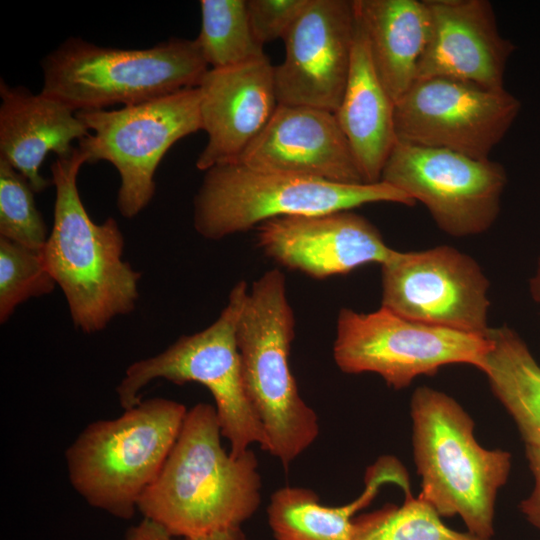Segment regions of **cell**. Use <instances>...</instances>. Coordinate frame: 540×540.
I'll list each match as a JSON object with an SVG mask.
<instances>
[{
  "label": "cell",
  "instance_id": "obj_24",
  "mask_svg": "<svg viewBox=\"0 0 540 540\" xmlns=\"http://www.w3.org/2000/svg\"><path fill=\"white\" fill-rule=\"evenodd\" d=\"M199 5L201 29L195 41L211 69L266 56L253 35L246 0H201Z\"/></svg>",
  "mask_w": 540,
  "mask_h": 540
},
{
  "label": "cell",
  "instance_id": "obj_16",
  "mask_svg": "<svg viewBox=\"0 0 540 540\" xmlns=\"http://www.w3.org/2000/svg\"><path fill=\"white\" fill-rule=\"evenodd\" d=\"M238 163L335 183H365L335 113L309 106L278 104Z\"/></svg>",
  "mask_w": 540,
  "mask_h": 540
},
{
  "label": "cell",
  "instance_id": "obj_23",
  "mask_svg": "<svg viewBox=\"0 0 540 540\" xmlns=\"http://www.w3.org/2000/svg\"><path fill=\"white\" fill-rule=\"evenodd\" d=\"M487 336L491 344L480 371L513 419L525 446L540 449V364L509 326L490 327Z\"/></svg>",
  "mask_w": 540,
  "mask_h": 540
},
{
  "label": "cell",
  "instance_id": "obj_19",
  "mask_svg": "<svg viewBox=\"0 0 540 540\" xmlns=\"http://www.w3.org/2000/svg\"><path fill=\"white\" fill-rule=\"evenodd\" d=\"M0 159L7 161L42 192L52 181L40 174L50 152L70 155L89 129L65 103L42 92L34 94L24 86H10L0 80Z\"/></svg>",
  "mask_w": 540,
  "mask_h": 540
},
{
  "label": "cell",
  "instance_id": "obj_21",
  "mask_svg": "<svg viewBox=\"0 0 540 540\" xmlns=\"http://www.w3.org/2000/svg\"><path fill=\"white\" fill-rule=\"evenodd\" d=\"M387 484L411 492L409 475L392 455L380 456L364 475V488L342 506L321 504L317 493L299 486H284L270 497L268 522L276 540H352L353 520Z\"/></svg>",
  "mask_w": 540,
  "mask_h": 540
},
{
  "label": "cell",
  "instance_id": "obj_4",
  "mask_svg": "<svg viewBox=\"0 0 540 540\" xmlns=\"http://www.w3.org/2000/svg\"><path fill=\"white\" fill-rule=\"evenodd\" d=\"M295 316L279 269L249 287L236 330L244 383L267 437L265 451L287 468L317 439L316 412L301 397L290 369Z\"/></svg>",
  "mask_w": 540,
  "mask_h": 540
},
{
  "label": "cell",
  "instance_id": "obj_13",
  "mask_svg": "<svg viewBox=\"0 0 540 540\" xmlns=\"http://www.w3.org/2000/svg\"><path fill=\"white\" fill-rule=\"evenodd\" d=\"M521 110L505 88L431 77L417 79L395 103L400 141L488 159Z\"/></svg>",
  "mask_w": 540,
  "mask_h": 540
},
{
  "label": "cell",
  "instance_id": "obj_25",
  "mask_svg": "<svg viewBox=\"0 0 540 540\" xmlns=\"http://www.w3.org/2000/svg\"><path fill=\"white\" fill-rule=\"evenodd\" d=\"M441 518L430 504L409 492L401 505L386 504L356 516L352 540H492L454 530Z\"/></svg>",
  "mask_w": 540,
  "mask_h": 540
},
{
  "label": "cell",
  "instance_id": "obj_1",
  "mask_svg": "<svg viewBox=\"0 0 540 540\" xmlns=\"http://www.w3.org/2000/svg\"><path fill=\"white\" fill-rule=\"evenodd\" d=\"M215 407L187 410L177 439L137 511L178 538L207 536L240 528L261 502L255 453L233 456L222 445Z\"/></svg>",
  "mask_w": 540,
  "mask_h": 540
},
{
  "label": "cell",
  "instance_id": "obj_5",
  "mask_svg": "<svg viewBox=\"0 0 540 540\" xmlns=\"http://www.w3.org/2000/svg\"><path fill=\"white\" fill-rule=\"evenodd\" d=\"M187 408L167 398L141 400L115 419L89 423L65 452L73 489L92 507L130 519L162 469Z\"/></svg>",
  "mask_w": 540,
  "mask_h": 540
},
{
  "label": "cell",
  "instance_id": "obj_7",
  "mask_svg": "<svg viewBox=\"0 0 540 540\" xmlns=\"http://www.w3.org/2000/svg\"><path fill=\"white\" fill-rule=\"evenodd\" d=\"M372 203L416 204L383 181L335 183L225 163L205 171L194 197L193 224L203 238L220 240L278 217L353 210Z\"/></svg>",
  "mask_w": 540,
  "mask_h": 540
},
{
  "label": "cell",
  "instance_id": "obj_14",
  "mask_svg": "<svg viewBox=\"0 0 540 540\" xmlns=\"http://www.w3.org/2000/svg\"><path fill=\"white\" fill-rule=\"evenodd\" d=\"M353 1L310 0L284 37L274 66L278 104L336 112L347 83L356 34Z\"/></svg>",
  "mask_w": 540,
  "mask_h": 540
},
{
  "label": "cell",
  "instance_id": "obj_3",
  "mask_svg": "<svg viewBox=\"0 0 540 540\" xmlns=\"http://www.w3.org/2000/svg\"><path fill=\"white\" fill-rule=\"evenodd\" d=\"M410 415L413 459L421 481L418 496L441 517L457 515L468 532L491 539L497 496L511 471V453L481 446L472 417L443 391L416 388Z\"/></svg>",
  "mask_w": 540,
  "mask_h": 540
},
{
  "label": "cell",
  "instance_id": "obj_11",
  "mask_svg": "<svg viewBox=\"0 0 540 540\" xmlns=\"http://www.w3.org/2000/svg\"><path fill=\"white\" fill-rule=\"evenodd\" d=\"M380 181L421 202L440 230L462 238L484 233L495 223L507 174L489 158L397 140Z\"/></svg>",
  "mask_w": 540,
  "mask_h": 540
},
{
  "label": "cell",
  "instance_id": "obj_26",
  "mask_svg": "<svg viewBox=\"0 0 540 540\" xmlns=\"http://www.w3.org/2000/svg\"><path fill=\"white\" fill-rule=\"evenodd\" d=\"M57 285L49 272L42 248H30L0 237V322L32 297L51 293Z\"/></svg>",
  "mask_w": 540,
  "mask_h": 540
},
{
  "label": "cell",
  "instance_id": "obj_6",
  "mask_svg": "<svg viewBox=\"0 0 540 540\" xmlns=\"http://www.w3.org/2000/svg\"><path fill=\"white\" fill-rule=\"evenodd\" d=\"M41 92L75 112L135 105L197 87L210 69L194 40L171 37L145 49L69 37L41 61Z\"/></svg>",
  "mask_w": 540,
  "mask_h": 540
},
{
  "label": "cell",
  "instance_id": "obj_9",
  "mask_svg": "<svg viewBox=\"0 0 540 540\" xmlns=\"http://www.w3.org/2000/svg\"><path fill=\"white\" fill-rule=\"evenodd\" d=\"M76 115L92 131L78 141L87 163L108 161L120 175L116 205L126 218L135 217L152 200L154 175L167 151L202 130L198 86L120 109Z\"/></svg>",
  "mask_w": 540,
  "mask_h": 540
},
{
  "label": "cell",
  "instance_id": "obj_8",
  "mask_svg": "<svg viewBox=\"0 0 540 540\" xmlns=\"http://www.w3.org/2000/svg\"><path fill=\"white\" fill-rule=\"evenodd\" d=\"M249 286L237 282L218 318L204 330L183 335L161 353L132 363L116 388L121 407L141 401V390L155 379L177 385L195 382L205 386L215 401L223 438L233 456L253 444L263 450L267 437L246 391L236 330Z\"/></svg>",
  "mask_w": 540,
  "mask_h": 540
},
{
  "label": "cell",
  "instance_id": "obj_27",
  "mask_svg": "<svg viewBox=\"0 0 540 540\" xmlns=\"http://www.w3.org/2000/svg\"><path fill=\"white\" fill-rule=\"evenodd\" d=\"M29 181L0 159V237L41 249L49 235Z\"/></svg>",
  "mask_w": 540,
  "mask_h": 540
},
{
  "label": "cell",
  "instance_id": "obj_29",
  "mask_svg": "<svg viewBox=\"0 0 540 540\" xmlns=\"http://www.w3.org/2000/svg\"><path fill=\"white\" fill-rule=\"evenodd\" d=\"M525 447L534 485L530 495L520 502L519 508L527 521L540 530V449L532 446Z\"/></svg>",
  "mask_w": 540,
  "mask_h": 540
},
{
  "label": "cell",
  "instance_id": "obj_17",
  "mask_svg": "<svg viewBox=\"0 0 540 540\" xmlns=\"http://www.w3.org/2000/svg\"><path fill=\"white\" fill-rule=\"evenodd\" d=\"M198 89L208 141L196 167L205 172L238 162L271 119L278 106L274 66L264 56L237 66L210 68Z\"/></svg>",
  "mask_w": 540,
  "mask_h": 540
},
{
  "label": "cell",
  "instance_id": "obj_28",
  "mask_svg": "<svg viewBox=\"0 0 540 540\" xmlns=\"http://www.w3.org/2000/svg\"><path fill=\"white\" fill-rule=\"evenodd\" d=\"M310 0H246L253 35L262 46L284 39Z\"/></svg>",
  "mask_w": 540,
  "mask_h": 540
},
{
  "label": "cell",
  "instance_id": "obj_12",
  "mask_svg": "<svg viewBox=\"0 0 540 540\" xmlns=\"http://www.w3.org/2000/svg\"><path fill=\"white\" fill-rule=\"evenodd\" d=\"M490 283L470 255L440 245L381 265V306L412 321L485 335Z\"/></svg>",
  "mask_w": 540,
  "mask_h": 540
},
{
  "label": "cell",
  "instance_id": "obj_31",
  "mask_svg": "<svg viewBox=\"0 0 540 540\" xmlns=\"http://www.w3.org/2000/svg\"><path fill=\"white\" fill-rule=\"evenodd\" d=\"M529 292L532 299L540 304V256L534 274L529 280Z\"/></svg>",
  "mask_w": 540,
  "mask_h": 540
},
{
  "label": "cell",
  "instance_id": "obj_18",
  "mask_svg": "<svg viewBox=\"0 0 540 540\" xmlns=\"http://www.w3.org/2000/svg\"><path fill=\"white\" fill-rule=\"evenodd\" d=\"M431 35L417 79L442 77L489 88L504 87L513 43L498 29L487 0H427ZM416 79V80H417Z\"/></svg>",
  "mask_w": 540,
  "mask_h": 540
},
{
  "label": "cell",
  "instance_id": "obj_10",
  "mask_svg": "<svg viewBox=\"0 0 540 540\" xmlns=\"http://www.w3.org/2000/svg\"><path fill=\"white\" fill-rule=\"evenodd\" d=\"M333 358L346 374L374 373L395 390L442 367L467 364L481 370L487 336L406 319L382 306L370 313L341 308Z\"/></svg>",
  "mask_w": 540,
  "mask_h": 540
},
{
  "label": "cell",
  "instance_id": "obj_22",
  "mask_svg": "<svg viewBox=\"0 0 540 540\" xmlns=\"http://www.w3.org/2000/svg\"><path fill=\"white\" fill-rule=\"evenodd\" d=\"M376 72L396 101L417 79L431 35L427 0H353Z\"/></svg>",
  "mask_w": 540,
  "mask_h": 540
},
{
  "label": "cell",
  "instance_id": "obj_2",
  "mask_svg": "<svg viewBox=\"0 0 540 540\" xmlns=\"http://www.w3.org/2000/svg\"><path fill=\"white\" fill-rule=\"evenodd\" d=\"M84 163L87 155L77 146L50 167L56 198L42 255L75 327L91 334L134 310L141 273L122 259L124 237L116 220L109 217L97 224L89 217L77 187Z\"/></svg>",
  "mask_w": 540,
  "mask_h": 540
},
{
  "label": "cell",
  "instance_id": "obj_15",
  "mask_svg": "<svg viewBox=\"0 0 540 540\" xmlns=\"http://www.w3.org/2000/svg\"><path fill=\"white\" fill-rule=\"evenodd\" d=\"M256 240L268 258L315 279L382 265L395 252L369 220L352 210L274 218L257 227Z\"/></svg>",
  "mask_w": 540,
  "mask_h": 540
},
{
  "label": "cell",
  "instance_id": "obj_20",
  "mask_svg": "<svg viewBox=\"0 0 540 540\" xmlns=\"http://www.w3.org/2000/svg\"><path fill=\"white\" fill-rule=\"evenodd\" d=\"M356 23L350 71L335 116L364 182L376 183L380 181L384 165L398 140L395 102L376 72L357 18Z\"/></svg>",
  "mask_w": 540,
  "mask_h": 540
},
{
  "label": "cell",
  "instance_id": "obj_30",
  "mask_svg": "<svg viewBox=\"0 0 540 540\" xmlns=\"http://www.w3.org/2000/svg\"><path fill=\"white\" fill-rule=\"evenodd\" d=\"M127 540H245V535L241 528H234L202 537L178 538L157 525L147 524L138 529Z\"/></svg>",
  "mask_w": 540,
  "mask_h": 540
}]
</instances>
